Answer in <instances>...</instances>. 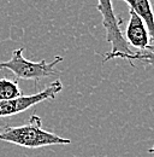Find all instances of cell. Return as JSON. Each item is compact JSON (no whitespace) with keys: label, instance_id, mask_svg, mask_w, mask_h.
I'll return each mask as SVG.
<instances>
[{"label":"cell","instance_id":"obj_6","mask_svg":"<svg viewBox=\"0 0 154 157\" xmlns=\"http://www.w3.org/2000/svg\"><path fill=\"white\" fill-rule=\"evenodd\" d=\"M129 6L130 10L143 21L146 24L152 41H154V11L151 0H123ZM154 46V45H153Z\"/></svg>","mask_w":154,"mask_h":157},{"label":"cell","instance_id":"obj_5","mask_svg":"<svg viewBox=\"0 0 154 157\" xmlns=\"http://www.w3.org/2000/svg\"><path fill=\"white\" fill-rule=\"evenodd\" d=\"M124 38L129 45L134 46L137 50H145L152 46L151 45L152 39L146 24L131 10H130V20L128 23Z\"/></svg>","mask_w":154,"mask_h":157},{"label":"cell","instance_id":"obj_1","mask_svg":"<svg viewBox=\"0 0 154 157\" xmlns=\"http://www.w3.org/2000/svg\"><path fill=\"white\" fill-rule=\"evenodd\" d=\"M0 140L22 147L38 149L50 145H68L70 139L59 137L42 128V121L38 115H31L27 124H0Z\"/></svg>","mask_w":154,"mask_h":157},{"label":"cell","instance_id":"obj_3","mask_svg":"<svg viewBox=\"0 0 154 157\" xmlns=\"http://www.w3.org/2000/svg\"><path fill=\"white\" fill-rule=\"evenodd\" d=\"M96 7L102 16V24L106 30L107 41L112 46L111 51L104 56L102 62L105 63L111 59L122 58L125 55L133 53L129 44L127 42V40L120 30L122 20H118L116 16L113 6H112V0H97Z\"/></svg>","mask_w":154,"mask_h":157},{"label":"cell","instance_id":"obj_9","mask_svg":"<svg viewBox=\"0 0 154 157\" xmlns=\"http://www.w3.org/2000/svg\"><path fill=\"white\" fill-rule=\"evenodd\" d=\"M148 152H149V154H154V145L149 149V150H148Z\"/></svg>","mask_w":154,"mask_h":157},{"label":"cell","instance_id":"obj_8","mask_svg":"<svg viewBox=\"0 0 154 157\" xmlns=\"http://www.w3.org/2000/svg\"><path fill=\"white\" fill-rule=\"evenodd\" d=\"M122 59H127L130 63H131V60H140L141 63L154 67V46L152 45V46H149L148 48H145V50H137L135 52L133 51V53L123 56Z\"/></svg>","mask_w":154,"mask_h":157},{"label":"cell","instance_id":"obj_4","mask_svg":"<svg viewBox=\"0 0 154 157\" xmlns=\"http://www.w3.org/2000/svg\"><path fill=\"white\" fill-rule=\"evenodd\" d=\"M61 90H63V83L59 80H56L52 83H50L45 90L40 91L35 94L22 96L19 98L11 99V100H0V117L17 115L41 101L54 99L58 93L61 92Z\"/></svg>","mask_w":154,"mask_h":157},{"label":"cell","instance_id":"obj_2","mask_svg":"<svg viewBox=\"0 0 154 157\" xmlns=\"http://www.w3.org/2000/svg\"><path fill=\"white\" fill-rule=\"evenodd\" d=\"M63 60V57L57 56L50 63L45 59L40 62H33L23 57V48H17L12 52L10 60L0 62V70H10L17 78L24 80H41L57 74L56 65Z\"/></svg>","mask_w":154,"mask_h":157},{"label":"cell","instance_id":"obj_7","mask_svg":"<svg viewBox=\"0 0 154 157\" xmlns=\"http://www.w3.org/2000/svg\"><path fill=\"white\" fill-rule=\"evenodd\" d=\"M22 97L17 80L0 78V100H11Z\"/></svg>","mask_w":154,"mask_h":157}]
</instances>
